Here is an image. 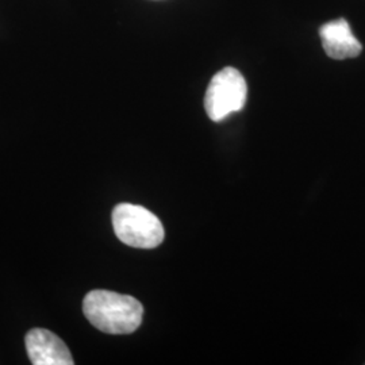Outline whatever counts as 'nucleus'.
I'll list each match as a JSON object with an SVG mask.
<instances>
[{"instance_id": "nucleus-1", "label": "nucleus", "mask_w": 365, "mask_h": 365, "mask_svg": "<svg viewBox=\"0 0 365 365\" xmlns=\"http://www.w3.org/2000/svg\"><path fill=\"white\" fill-rule=\"evenodd\" d=\"M83 312L92 327L103 333L130 334L141 325L144 307L130 295L93 289L84 298Z\"/></svg>"}, {"instance_id": "nucleus-2", "label": "nucleus", "mask_w": 365, "mask_h": 365, "mask_svg": "<svg viewBox=\"0 0 365 365\" xmlns=\"http://www.w3.org/2000/svg\"><path fill=\"white\" fill-rule=\"evenodd\" d=\"M118 238L131 248H157L164 241V227L156 215L143 206L120 203L113 211Z\"/></svg>"}, {"instance_id": "nucleus-3", "label": "nucleus", "mask_w": 365, "mask_h": 365, "mask_svg": "<svg viewBox=\"0 0 365 365\" xmlns=\"http://www.w3.org/2000/svg\"><path fill=\"white\" fill-rule=\"evenodd\" d=\"M248 86L235 68L227 66L210 81L205 96V108L211 120L221 122L230 114L242 110L247 102Z\"/></svg>"}, {"instance_id": "nucleus-4", "label": "nucleus", "mask_w": 365, "mask_h": 365, "mask_svg": "<svg viewBox=\"0 0 365 365\" xmlns=\"http://www.w3.org/2000/svg\"><path fill=\"white\" fill-rule=\"evenodd\" d=\"M27 354L34 365H72L75 361L64 341L46 329H31L25 339Z\"/></svg>"}, {"instance_id": "nucleus-5", "label": "nucleus", "mask_w": 365, "mask_h": 365, "mask_svg": "<svg viewBox=\"0 0 365 365\" xmlns=\"http://www.w3.org/2000/svg\"><path fill=\"white\" fill-rule=\"evenodd\" d=\"M319 37L324 51L334 60L353 58L363 51L360 41L353 36L351 26L345 19H336L325 24L319 29Z\"/></svg>"}]
</instances>
